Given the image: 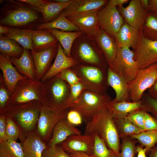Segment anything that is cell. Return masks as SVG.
I'll return each mask as SVG.
<instances>
[{"instance_id":"cell-1","label":"cell","mask_w":157,"mask_h":157,"mask_svg":"<svg viewBox=\"0 0 157 157\" xmlns=\"http://www.w3.org/2000/svg\"><path fill=\"white\" fill-rule=\"evenodd\" d=\"M0 1V25L35 30L44 23L42 14L34 7L19 0Z\"/></svg>"},{"instance_id":"cell-2","label":"cell","mask_w":157,"mask_h":157,"mask_svg":"<svg viewBox=\"0 0 157 157\" xmlns=\"http://www.w3.org/2000/svg\"><path fill=\"white\" fill-rule=\"evenodd\" d=\"M107 106L86 124L84 134L97 135L104 140L109 149L117 154L119 153L120 138L113 117Z\"/></svg>"},{"instance_id":"cell-3","label":"cell","mask_w":157,"mask_h":157,"mask_svg":"<svg viewBox=\"0 0 157 157\" xmlns=\"http://www.w3.org/2000/svg\"><path fill=\"white\" fill-rule=\"evenodd\" d=\"M71 55L79 64L96 66L107 70L105 56L96 41L94 38L83 33L74 42Z\"/></svg>"},{"instance_id":"cell-4","label":"cell","mask_w":157,"mask_h":157,"mask_svg":"<svg viewBox=\"0 0 157 157\" xmlns=\"http://www.w3.org/2000/svg\"><path fill=\"white\" fill-rule=\"evenodd\" d=\"M42 101H33L7 107L4 114L15 122L19 129L20 135L34 130L37 125Z\"/></svg>"},{"instance_id":"cell-5","label":"cell","mask_w":157,"mask_h":157,"mask_svg":"<svg viewBox=\"0 0 157 157\" xmlns=\"http://www.w3.org/2000/svg\"><path fill=\"white\" fill-rule=\"evenodd\" d=\"M112 100L107 93L100 94L85 90L76 102L70 108L78 112L86 124L98 112L106 107Z\"/></svg>"},{"instance_id":"cell-6","label":"cell","mask_w":157,"mask_h":157,"mask_svg":"<svg viewBox=\"0 0 157 157\" xmlns=\"http://www.w3.org/2000/svg\"><path fill=\"white\" fill-rule=\"evenodd\" d=\"M86 89L100 94L106 93L108 86L107 71L98 67L78 64L71 67Z\"/></svg>"},{"instance_id":"cell-7","label":"cell","mask_w":157,"mask_h":157,"mask_svg":"<svg viewBox=\"0 0 157 157\" xmlns=\"http://www.w3.org/2000/svg\"><path fill=\"white\" fill-rule=\"evenodd\" d=\"M70 89L67 83L56 76L48 79L42 83V103L64 108Z\"/></svg>"},{"instance_id":"cell-8","label":"cell","mask_w":157,"mask_h":157,"mask_svg":"<svg viewBox=\"0 0 157 157\" xmlns=\"http://www.w3.org/2000/svg\"><path fill=\"white\" fill-rule=\"evenodd\" d=\"M69 109L42 103L36 131L45 143L50 140L54 127L61 120L66 117Z\"/></svg>"},{"instance_id":"cell-9","label":"cell","mask_w":157,"mask_h":157,"mask_svg":"<svg viewBox=\"0 0 157 157\" xmlns=\"http://www.w3.org/2000/svg\"><path fill=\"white\" fill-rule=\"evenodd\" d=\"M42 83L40 81L28 78L20 80L10 96L6 109L12 106L33 101L42 102Z\"/></svg>"},{"instance_id":"cell-10","label":"cell","mask_w":157,"mask_h":157,"mask_svg":"<svg viewBox=\"0 0 157 157\" xmlns=\"http://www.w3.org/2000/svg\"><path fill=\"white\" fill-rule=\"evenodd\" d=\"M134 55L129 47H118L115 58L109 67L128 83L135 78L139 69Z\"/></svg>"},{"instance_id":"cell-11","label":"cell","mask_w":157,"mask_h":157,"mask_svg":"<svg viewBox=\"0 0 157 157\" xmlns=\"http://www.w3.org/2000/svg\"><path fill=\"white\" fill-rule=\"evenodd\" d=\"M157 79V63L139 69L135 78L128 83L131 101H140L144 92L152 86Z\"/></svg>"},{"instance_id":"cell-12","label":"cell","mask_w":157,"mask_h":157,"mask_svg":"<svg viewBox=\"0 0 157 157\" xmlns=\"http://www.w3.org/2000/svg\"><path fill=\"white\" fill-rule=\"evenodd\" d=\"M135 50L134 59L139 69L157 63V41L145 38L140 30L138 44Z\"/></svg>"},{"instance_id":"cell-13","label":"cell","mask_w":157,"mask_h":157,"mask_svg":"<svg viewBox=\"0 0 157 157\" xmlns=\"http://www.w3.org/2000/svg\"><path fill=\"white\" fill-rule=\"evenodd\" d=\"M98 18L99 27L114 38L125 22L117 7L108 3L98 11Z\"/></svg>"},{"instance_id":"cell-14","label":"cell","mask_w":157,"mask_h":157,"mask_svg":"<svg viewBox=\"0 0 157 157\" xmlns=\"http://www.w3.org/2000/svg\"><path fill=\"white\" fill-rule=\"evenodd\" d=\"M118 10L125 22L140 30L149 12L142 7L140 0H131L127 6L119 7Z\"/></svg>"},{"instance_id":"cell-15","label":"cell","mask_w":157,"mask_h":157,"mask_svg":"<svg viewBox=\"0 0 157 157\" xmlns=\"http://www.w3.org/2000/svg\"><path fill=\"white\" fill-rule=\"evenodd\" d=\"M94 142L93 136L75 134L68 137L61 147L68 154L76 152H85L91 156Z\"/></svg>"},{"instance_id":"cell-16","label":"cell","mask_w":157,"mask_h":157,"mask_svg":"<svg viewBox=\"0 0 157 157\" xmlns=\"http://www.w3.org/2000/svg\"><path fill=\"white\" fill-rule=\"evenodd\" d=\"M58 49L57 44L38 51H31L35 65L36 80L40 81L49 69Z\"/></svg>"},{"instance_id":"cell-17","label":"cell","mask_w":157,"mask_h":157,"mask_svg":"<svg viewBox=\"0 0 157 157\" xmlns=\"http://www.w3.org/2000/svg\"><path fill=\"white\" fill-rule=\"evenodd\" d=\"M107 0H74L60 13L66 17L98 11L105 6Z\"/></svg>"},{"instance_id":"cell-18","label":"cell","mask_w":157,"mask_h":157,"mask_svg":"<svg viewBox=\"0 0 157 157\" xmlns=\"http://www.w3.org/2000/svg\"><path fill=\"white\" fill-rule=\"evenodd\" d=\"M19 139L22 142L24 157H42L43 151L48 147L36 131L25 133Z\"/></svg>"},{"instance_id":"cell-19","label":"cell","mask_w":157,"mask_h":157,"mask_svg":"<svg viewBox=\"0 0 157 157\" xmlns=\"http://www.w3.org/2000/svg\"><path fill=\"white\" fill-rule=\"evenodd\" d=\"M98 11L66 18L83 33L94 38L97 35L99 29L98 18Z\"/></svg>"},{"instance_id":"cell-20","label":"cell","mask_w":157,"mask_h":157,"mask_svg":"<svg viewBox=\"0 0 157 157\" xmlns=\"http://www.w3.org/2000/svg\"><path fill=\"white\" fill-rule=\"evenodd\" d=\"M13 64L10 57L0 53V68L10 96L18 82L27 78L20 74Z\"/></svg>"},{"instance_id":"cell-21","label":"cell","mask_w":157,"mask_h":157,"mask_svg":"<svg viewBox=\"0 0 157 157\" xmlns=\"http://www.w3.org/2000/svg\"><path fill=\"white\" fill-rule=\"evenodd\" d=\"M55 60L51 67L40 80L43 83L65 69L73 67L78 64L73 57H68L65 53L63 49L59 42Z\"/></svg>"},{"instance_id":"cell-22","label":"cell","mask_w":157,"mask_h":157,"mask_svg":"<svg viewBox=\"0 0 157 157\" xmlns=\"http://www.w3.org/2000/svg\"><path fill=\"white\" fill-rule=\"evenodd\" d=\"M107 80L109 86L111 87L115 91L116 97L113 100L114 101H131L128 83L123 78L109 67L107 71Z\"/></svg>"},{"instance_id":"cell-23","label":"cell","mask_w":157,"mask_h":157,"mask_svg":"<svg viewBox=\"0 0 157 157\" xmlns=\"http://www.w3.org/2000/svg\"><path fill=\"white\" fill-rule=\"evenodd\" d=\"M94 38L102 51L108 67H110L115 58L118 48L114 38L99 27L97 35Z\"/></svg>"},{"instance_id":"cell-24","label":"cell","mask_w":157,"mask_h":157,"mask_svg":"<svg viewBox=\"0 0 157 157\" xmlns=\"http://www.w3.org/2000/svg\"><path fill=\"white\" fill-rule=\"evenodd\" d=\"M13 64L19 73L27 78L35 80V65L31 50L24 49L20 57L10 58Z\"/></svg>"},{"instance_id":"cell-25","label":"cell","mask_w":157,"mask_h":157,"mask_svg":"<svg viewBox=\"0 0 157 157\" xmlns=\"http://www.w3.org/2000/svg\"><path fill=\"white\" fill-rule=\"evenodd\" d=\"M140 30L125 22L115 35L114 39L119 48H136Z\"/></svg>"},{"instance_id":"cell-26","label":"cell","mask_w":157,"mask_h":157,"mask_svg":"<svg viewBox=\"0 0 157 157\" xmlns=\"http://www.w3.org/2000/svg\"><path fill=\"white\" fill-rule=\"evenodd\" d=\"M81 133V132L79 129L70 124L66 117L65 118L59 121L54 127L48 146L58 145L69 136Z\"/></svg>"},{"instance_id":"cell-27","label":"cell","mask_w":157,"mask_h":157,"mask_svg":"<svg viewBox=\"0 0 157 157\" xmlns=\"http://www.w3.org/2000/svg\"><path fill=\"white\" fill-rule=\"evenodd\" d=\"M33 50L38 51L58 44V40L46 29H35L32 35Z\"/></svg>"},{"instance_id":"cell-28","label":"cell","mask_w":157,"mask_h":157,"mask_svg":"<svg viewBox=\"0 0 157 157\" xmlns=\"http://www.w3.org/2000/svg\"><path fill=\"white\" fill-rule=\"evenodd\" d=\"M74 0L64 3H58L48 0L42 6L35 8L42 14L44 23L51 22L56 19L60 13Z\"/></svg>"},{"instance_id":"cell-29","label":"cell","mask_w":157,"mask_h":157,"mask_svg":"<svg viewBox=\"0 0 157 157\" xmlns=\"http://www.w3.org/2000/svg\"><path fill=\"white\" fill-rule=\"evenodd\" d=\"M51 32L62 45L65 53L71 57L72 46L76 40L83 34L81 31L66 32L56 29H46Z\"/></svg>"},{"instance_id":"cell-30","label":"cell","mask_w":157,"mask_h":157,"mask_svg":"<svg viewBox=\"0 0 157 157\" xmlns=\"http://www.w3.org/2000/svg\"><path fill=\"white\" fill-rule=\"evenodd\" d=\"M141 101L138 102L122 101L115 102L113 100L108 103L107 107L113 118L126 117L130 113L141 108Z\"/></svg>"},{"instance_id":"cell-31","label":"cell","mask_w":157,"mask_h":157,"mask_svg":"<svg viewBox=\"0 0 157 157\" xmlns=\"http://www.w3.org/2000/svg\"><path fill=\"white\" fill-rule=\"evenodd\" d=\"M34 30L10 28L9 32L3 35L16 41L23 47L24 49L33 51L32 38Z\"/></svg>"},{"instance_id":"cell-32","label":"cell","mask_w":157,"mask_h":157,"mask_svg":"<svg viewBox=\"0 0 157 157\" xmlns=\"http://www.w3.org/2000/svg\"><path fill=\"white\" fill-rule=\"evenodd\" d=\"M24 49L15 40L0 34V53L10 58H18L21 56Z\"/></svg>"},{"instance_id":"cell-33","label":"cell","mask_w":157,"mask_h":157,"mask_svg":"<svg viewBox=\"0 0 157 157\" xmlns=\"http://www.w3.org/2000/svg\"><path fill=\"white\" fill-rule=\"evenodd\" d=\"M56 29L66 32L80 31L73 23L67 19L65 16L60 13L58 17L54 20L40 24L37 29Z\"/></svg>"},{"instance_id":"cell-34","label":"cell","mask_w":157,"mask_h":157,"mask_svg":"<svg viewBox=\"0 0 157 157\" xmlns=\"http://www.w3.org/2000/svg\"><path fill=\"white\" fill-rule=\"evenodd\" d=\"M140 30L145 38L150 40L157 41V10L149 11Z\"/></svg>"},{"instance_id":"cell-35","label":"cell","mask_w":157,"mask_h":157,"mask_svg":"<svg viewBox=\"0 0 157 157\" xmlns=\"http://www.w3.org/2000/svg\"><path fill=\"white\" fill-rule=\"evenodd\" d=\"M22 143L7 140L0 143V157H24Z\"/></svg>"},{"instance_id":"cell-36","label":"cell","mask_w":157,"mask_h":157,"mask_svg":"<svg viewBox=\"0 0 157 157\" xmlns=\"http://www.w3.org/2000/svg\"><path fill=\"white\" fill-rule=\"evenodd\" d=\"M113 119L120 138L145 131L136 127L126 117Z\"/></svg>"},{"instance_id":"cell-37","label":"cell","mask_w":157,"mask_h":157,"mask_svg":"<svg viewBox=\"0 0 157 157\" xmlns=\"http://www.w3.org/2000/svg\"><path fill=\"white\" fill-rule=\"evenodd\" d=\"M132 138L137 140L141 145L147 149L149 151L157 143V131L148 130L130 135Z\"/></svg>"},{"instance_id":"cell-38","label":"cell","mask_w":157,"mask_h":157,"mask_svg":"<svg viewBox=\"0 0 157 157\" xmlns=\"http://www.w3.org/2000/svg\"><path fill=\"white\" fill-rule=\"evenodd\" d=\"M121 139V151L117 154H114L113 157H135L136 153L135 139L130 136Z\"/></svg>"},{"instance_id":"cell-39","label":"cell","mask_w":157,"mask_h":157,"mask_svg":"<svg viewBox=\"0 0 157 157\" xmlns=\"http://www.w3.org/2000/svg\"><path fill=\"white\" fill-rule=\"evenodd\" d=\"M94 137L93 157H113L115 153L107 147L104 140L96 135Z\"/></svg>"},{"instance_id":"cell-40","label":"cell","mask_w":157,"mask_h":157,"mask_svg":"<svg viewBox=\"0 0 157 157\" xmlns=\"http://www.w3.org/2000/svg\"><path fill=\"white\" fill-rule=\"evenodd\" d=\"M86 88L80 81L70 86L68 98L64 106V109H69L77 101L82 92Z\"/></svg>"},{"instance_id":"cell-41","label":"cell","mask_w":157,"mask_h":157,"mask_svg":"<svg viewBox=\"0 0 157 157\" xmlns=\"http://www.w3.org/2000/svg\"><path fill=\"white\" fill-rule=\"evenodd\" d=\"M141 101V108L149 113L157 121V99L144 93Z\"/></svg>"},{"instance_id":"cell-42","label":"cell","mask_w":157,"mask_h":157,"mask_svg":"<svg viewBox=\"0 0 157 157\" xmlns=\"http://www.w3.org/2000/svg\"><path fill=\"white\" fill-rule=\"evenodd\" d=\"M6 134L7 140L15 141H17L20 135L19 129L17 124L13 119L7 116Z\"/></svg>"},{"instance_id":"cell-43","label":"cell","mask_w":157,"mask_h":157,"mask_svg":"<svg viewBox=\"0 0 157 157\" xmlns=\"http://www.w3.org/2000/svg\"><path fill=\"white\" fill-rule=\"evenodd\" d=\"M144 114L145 110L140 108L130 113L126 117L136 127L145 131L144 126Z\"/></svg>"},{"instance_id":"cell-44","label":"cell","mask_w":157,"mask_h":157,"mask_svg":"<svg viewBox=\"0 0 157 157\" xmlns=\"http://www.w3.org/2000/svg\"><path fill=\"white\" fill-rule=\"evenodd\" d=\"M55 76L65 81L70 86L81 81L80 79L71 68L63 70Z\"/></svg>"},{"instance_id":"cell-45","label":"cell","mask_w":157,"mask_h":157,"mask_svg":"<svg viewBox=\"0 0 157 157\" xmlns=\"http://www.w3.org/2000/svg\"><path fill=\"white\" fill-rule=\"evenodd\" d=\"M10 95L5 84L2 74L0 76V113L4 114Z\"/></svg>"},{"instance_id":"cell-46","label":"cell","mask_w":157,"mask_h":157,"mask_svg":"<svg viewBox=\"0 0 157 157\" xmlns=\"http://www.w3.org/2000/svg\"><path fill=\"white\" fill-rule=\"evenodd\" d=\"M42 157H71L61 147L58 145L48 147L43 152Z\"/></svg>"},{"instance_id":"cell-47","label":"cell","mask_w":157,"mask_h":157,"mask_svg":"<svg viewBox=\"0 0 157 157\" xmlns=\"http://www.w3.org/2000/svg\"><path fill=\"white\" fill-rule=\"evenodd\" d=\"M66 118L70 124L74 126L80 125L83 120L82 116L78 112L70 108L67 114Z\"/></svg>"},{"instance_id":"cell-48","label":"cell","mask_w":157,"mask_h":157,"mask_svg":"<svg viewBox=\"0 0 157 157\" xmlns=\"http://www.w3.org/2000/svg\"><path fill=\"white\" fill-rule=\"evenodd\" d=\"M145 131H157V121L149 113L145 111L144 122Z\"/></svg>"},{"instance_id":"cell-49","label":"cell","mask_w":157,"mask_h":157,"mask_svg":"<svg viewBox=\"0 0 157 157\" xmlns=\"http://www.w3.org/2000/svg\"><path fill=\"white\" fill-rule=\"evenodd\" d=\"M6 116L0 114V143L7 140L6 134Z\"/></svg>"},{"instance_id":"cell-50","label":"cell","mask_w":157,"mask_h":157,"mask_svg":"<svg viewBox=\"0 0 157 157\" xmlns=\"http://www.w3.org/2000/svg\"><path fill=\"white\" fill-rule=\"evenodd\" d=\"M30 5L36 8L40 7L47 2L46 0H19Z\"/></svg>"},{"instance_id":"cell-51","label":"cell","mask_w":157,"mask_h":157,"mask_svg":"<svg viewBox=\"0 0 157 157\" xmlns=\"http://www.w3.org/2000/svg\"><path fill=\"white\" fill-rule=\"evenodd\" d=\"M147 90L148 95L152 98L157 99V79Z\"/></svg>"},{"instance_id":"cell-52","label":"cell","mask_w":157,"mask_h":157,"mask_svg":"<svg viewBox=\"0 0 157 157\" xmlns=\"http://www.w3.org/2000/svg\"><path fill=\"white\" fill-rule=\"evenodd\" d=\"M129 0H110L108 1L107 3L112 6L118 7L123 6V5L128 2Z\"/></svg>"},{"instance_id":"cell-53","label":"cell","mask_w":157,"mask_h":157,"mask_svg":"<svg viewBox=\"0 0 157 157\" xmlns=\"http://www.w3.org/2000/svg\"><path fill=\"white\" fill-rule=\"evenodd\" d=\"M136 151L138 153L137 157H147L146 153L147 152L149 151L146 148H143L139 146L136 147Z\"/></svg>"},{"instance_id":"cell-54","label":"cell","mask_w":157,"mask_h":157,"mask_svg":"<svg viewBox=\"0 0 157 157\" xmlns=\"http://www.w3.org/2000/svg\"><path fill=\"white\" fill-rule=\"evenodd\" d=\"M71 157H93L86 153L82 152H76L69 154Z\"/></svg>"},{"instance_id":"cell-55","label":"cell","mask_w":157,"mask_h":157,"mask_svg":"<svg viewBox=\"0 0 157 157\" xmlns=\"http://www.w3.org/2000/svg\"><path fill=\"white\" fill-rule=\"evenodd\" d=\"M149 1L150 10H157V0H149Z\"/></svg>"},{"instance_id":"cell-56","label":"cell","mask_w":157,"mask_h":157,"mask_svg":"<svg viewBox=\"0 0 157 157\" xmlns=\"http://www.w3.org/2000/svg\"><path fill=\"white\" fill-rule=\"evenodd\" d=\"M142 7L146 10L149 11L150 7L148 0H140Z\"/></svg>"},{"instance_id":"cell-57","label":"cell","mask_w":157,"mask_h":157,"mask_svg":"<svg viewBox=\"0 0 157 157\" xmlns=\"http://www.w3.org/2000/svg\"><path fill=\"white\" fill-rule=\"evenodd\" d=\"M149 157H157V146H155L151 149Z\"/></svg>"},{"instance_id":"cell-58","label":"cell","mask_w":157,"mask_h":157,"mask_svg":"<svg viewBox=\"0 0 157 157\" xmlns=\"http://www.w3.org/2000/svg\"><path fill=\"white\" fill-rule=\"evenodd\" d=\"M10 28L0 25V34L3 35L9 32Z\"/></svg>"},{"instance_id":"cell-59","label":"cell","mask_w":157,"mask_h":157,"mask_svg":"<svg viewBox=\"0 0 157 157\" xmlns=\"http://www.w3.org/2000/svg\"><path fill=\"white\" fill-rule=\"evenodd\" d=\"M69 0H53V1L58 3H64L69 1Z\"/></svg>"}]
</instances>
